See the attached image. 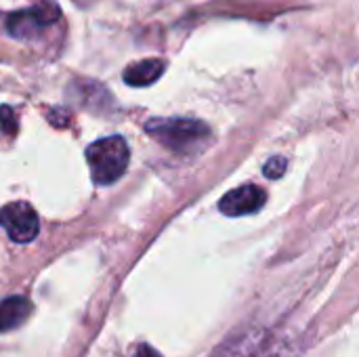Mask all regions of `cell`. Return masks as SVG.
Segmentation results:
<instances>
[{"instance_id":"obj_2","label":"cell","mask_w":359,"mask_h":357,"mask_svg":"<svg viewBox=\"0 0 359 357\" xmlns=\"http://www.w3.org/2000/svg\"><path fill=\"white\" fill-rule=\"evenodd\" d=\"M130 149L122 135L103 137L86 147V162L95 185H111L120 181L128 168Z\"/></svg>"},{"instance_id":"obj_4","label":"cell","mask_w":359,"mask_h":357,"mask_svg":"<svg viewBox=\"0 0 359 357\" xmlns=\"http://www.w3.org/2000/svg\"><path fill=\"white\" fill-rule=\"evenodd\" d=\"M0 227L13 242L29 244L40 231V221L27 202H11L0 208Z\"/></svg>"},{"instance_id":"obj_6","label":"cell","mask_w":359,"mask_h":357,"mask_svg":"<svg viewBox=\"0 0 359 357\" xmlns=\"http://www.w3.org/2000/svg\"><path fill=\"white\" fill-rule=\"evenodd\" d=\"M265 345V332L261 328H248L225 341L215 357H259Z\"/></svg>"},{"instance_id":"obj_9","label":"cell","mask_w":359,"mask_h":357,"mask_svg":"<svg viewBox=\"0 0 359 357\" xmlns=\"http://www.w3.org/2000/svg\"><path fill=\"white\" fill-rule=\"evenodd\" d=\"M286 166H288V160L284 156H273L265 162L263 166V175L267 179H280L284 173H286Z\"/></svg>"},{"instance_id":"obj_11","label":"cell","mask_w":359,"mask_h":357,"mask_svg":"<svg viewBox=\"0 0 359 357\" xmlns=\"http://www.w3.org/2000/svg\"><path fill=\"white\" fill-rule=\"evenodd\" d=\"M135 357H162L158 351H154L149 345H139L137 351H135Z\"/></svg>"},{"instance_id":"obj_10","label":"cell","mask_w":359,"mask_h":357,"mask_svg":"<svg viewBox=\"0 0 359 357\" xmlns=\"http://www.w3.org/2000/svg\"><path fill=\"white\" fill-rule=\"evenodd\" d=\"M0 130L6 135H15L17 133V120H15V112L8 105L0 107Z\"/></svg>"},{"instance_id":"obj_8","label":"cell","mask_w":359,"mask_h":357,"mask_svg":"<svg viewBox=\"0 0 359 357\" xmlns=\"http://www.w3.org/2000/svg\"><path fill=\"white\" fill-rule=\"evenodd\" d=\"M164 69H166V61L164 59H158V57L143 59V61H137V63L128 65L124 69V74H122V80L128 86H149L158 78H162Z\"/></svg>"},{"instance_id":"obj_5","label":"cell","mask_w":359,"mask_h":357,"mask_svg":"<svg viewBox=\"0 0 359 357\" xmlns=\"http://www.w3.org/2000/svg\"><path fill=\"white\" fill-rule=\"evenodd\" d=\"M267 202V191L257 185H242L225 194L219 202V208L227 217H246L259 213Z\"/></svg>"},{"instance_id":"obj_7","label":"cell","mask_w":359,"mask_h":357,"mask_svg":"<svg viewBox=\"0 0 359 357\" xmlns=\"http://www.w3.org/2000/svg\"><path fill=\"white\" fill-rule=\"evenodd\" d=\"M32 301L27 297L15 295L0 301V332H11L19 328L32 314Z\"/></svg>"},{"instance_id":"obj_1","label":"cell","mask_w":359,"mask_h":357,"mask_svg":"<svg viewBox=\"0 0 359 357\" xmlns=\"http://www.w3.org/2000/svg\"><path fill=\"white\" fill-rule=\"evenodd\" d=\"M145 130L160 145L179 156L198 151L210 137V128L194 118H151Z\"/></svg>"},{"instance_id":"obj_3","label":"cell","mask_w":359,"mask_h":357,"mask_svg":"<svg viewBox=\"0 0 359 357\" xmlns=\"http://www.w3.org/2000/svg\"><path fill=\"white\" fill-rule=\"evenodd\" d=\"M61 11L53 0H42L32 8L11 13L6 17V32L17 40H34L38 38L48 25L59 19Z\"/></svg>"}]
</instances>
